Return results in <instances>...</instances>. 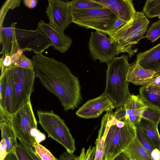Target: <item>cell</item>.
Masks as SVG:
<instances>
[{
	"instance_id": "6da1fadb",
	"label": "cell",
	"mask_w": 160,
	"mask_h": 160,
	"mask_svg": "<svg viewBox=\"0 0 160 160\" xmlns=\"http://www.w3.org/2000/svg\"><path fill=\"white\" fill-rule=\"evenodd\" d=\"M36 76L41 83L59 100L64 111L74 109L82 102L78 78L63 62L42 54L31 59Z\"/></svg>"
},
{
	"instance_id": "7a4b0ae2",
	"label": "cell",
	"mask_w": 160,
	"mask_h": 160,
	"mask_svg": "<svg viewBox=\"0 0 160 160\" xmlns=\"http://www.w3.org/2000/svg\"><path fill=\"white\" fill-rule=\"evenodd\" d=\"M100 127L106 133L103 160H113L137 135L136 126L128 119H119L112 110L107 111L103 116Z\"/></svg>"
},
{
	"instance_id": "3957f363",
	"label": "cell",
	"mask_w": 160,
	"mask_h": 160,
	"mask_svg": "<svg viewBox=\"0 0 160 160\" xmlns=\"http://www.w3.org/2000/svg\"><path fill=\"white\" fill-rule=\"evenodd\" d=\"M129 55L115 57L108 65L106 85L104 93L112 102L115 108L123 107L130 95L127 80L131 65Z\"/></svg>"
},
{
	"instance_id": "277c9868",
	"label": "cell",
	"mask_w": 160,
	"mask_h": 160,
	"mask_svg": "<svg viewBox=\"0 0 160 160\" xmlns=\"http://www.w3.org/2000/svg\"><path fill=\"white\" fill-rule=\"evenodd\" d=\"M149 21L142 12H136L134 18L109 35L117 45V55L127 53L131 58L135 52L134 46L145 37Z\"/></svg>"
},
{
	"instance_id": "5b68a950",
	"label": "cell",
	"mask_w": 160,
	"mask_h": 160,
	"mask_svg": "<svg viewBox=\"0 0 160 160\" xmlns=\"http://www.w3.org/2000/svg\"><path fill=\"white\" fill-rule=\"evenodd\" d=\"M72 22L108 35L112 32L118 18L105 7L86 9L72 8Z\"/></svg>"
},
{
	"instance_id": "8992f818",
	"label": "cell",
	"mask_w": 160,
	"mask_h": 160,
	"mask_svg": "<svg viewBox=\"0 0 160 160\" xmlns=\"http://www.w3.org/2000/svg\"><path fill=\"white\" fill-rule=\"evenodd\" d=\"M38 123L48 136L62 145L67 152L73 153L75 141L64 121L52 111L38 110Z\"/></svg>"
},
{
	"instance_id": "52a82bcc",
	"label": "cell",
	"mask_w": 160,
	"mask_h": 160,
	"mask_svg": "<svg viewBox=\"0 0 160 160\" xmlns=\"http://www.w3.org/2000/svg\"><path fill=\"white\" fill-rule=\"evenodd\" d=\"M12 126L19 142L35 150L36 143L31 131L37 128V122L33 110L31 100L11 116Z\"/></svg>"
},
{
	"instance_id": "ba28073f",
	"label": "cell",
	"mask_w": 160,
	"mask_h": 160,
	"mask_svg": "<svg viewBox=\"0 0 160 160\" xmlns=\"http://www.w3.org/2000/svg\"><path fill=\"white\" fill-rule=\"evenodd\" d=\"M12 69L13 114L30 101L36 75L34 70L21 68Z\"/></svg>"
},
{
	"instance_id": "9c48e42d",
	"label": "cell",
	"mask_w": 160,
	"mask_h": 160,
	"mask_svg": "<svg viewBox=\"0 0 160 160\" xmlns=\"http://www.w3.org/2000/svg\"><path fill=\"white\" fill-rule=\"evenodd\" d=\"M88 43L90 55L94 60L108 65L117 55L116 44L106 34L92 32Z\"/></svg>"
},
{
	"instance_id": "30bf717a",
	"label": "cell",
	"mask_w": 160,
	"mask_h": 160,
	"mask_svg": "<svg viewBox=\"0 0 160 160\" xmlns=\"http://www.w3.org/2000/svg\"><path fill=\"white\" fill-rule=\"evenodd\" d=\"M72 7L70 1L49 0L46 12L49 25L58 32L63 33L72 22Z\"/></svg>"
},
{
	"instance_id": "8fae6325",
	"label": "cell",
	"mask_w": 160,
	"mask_h": 160,
	"mask_svg": "<svg viewBox=\"0 0 160 160\" xmlns=\"http://www.w3.org/2000/svg\"><path fill=\"white\" fill-rule=\"evenodd\" d=\"M17 42L21 49L33 51L35 54H42L52 44L44 34L37 29L35 30L16 28Z\"/></svg>"
},
{
	"instance_id": "7c38bea8",
	"label": "cell",
	"mask_w": 160,
	"mask_h": 160,
	"mask_svg": "<svg viewBox=\"0 0 160 160\" xmlns=\"http://www.w3.org/2000/svg\"><path fill=\"white\" fill-rule=\"evenodd\" d=\"M115 108L111 101L103 93L87 101L78 109L76 114L81 118H95L99 117L103 112L112 110Z\"/></svg>"
},
{
	"instance_id": "4fadbf2b",
	"label": "cell",
	"mask_w": 160,
	"mask_h": 160,
	"mask_svg": "<svg viewBox=\"0 0 160 160\" xmlns=\"http://www.w3.org/2000/svg\"><path fill=\"white\" fill-rule=\"evenodd\" d=\"M37 29L50 40L53 48L60 52L63 53L67 51L72 42L69 37L64 32L56 31L43 20H41L38 22Z\"/></svg>"
},
{
	"instance_id": "5bb4252c",
	"label": "cell",
	"mask_w": 160,
	"mask_h": 160,
	"mask_svg": "<svg viewBox=\"0 0 160 160\" xmlns=\"http://www.w3.org/2000/svg\"><path fill=\"white\" fill-rule=\"evenodd\" d=\"M112 12L126 22L132 20L136 11L131 0H93Z\"/></svg>"
},
{
	"instance_id": "9a60e30c",
	"label": "cell",
	"mask_w": 160,
	"mask_h": 160,
	"mask_svg": "<svg viewBox=\"0 0 160 160\" xmlns=\"http://www.w3.org/2000/svg\"><path fill=\"white\" fill-rule=\"evenodd\" d=\"M0 108L12 115L13 92L12 69L6 71L0 76Z\"/></svg>"
},
{
	"instance_id": "2e32d148",
	"label": "cell",
	"mask_w": 160,
	"mask_h": 160,
	"mask_svg": "<svg viewBox=\"0 0 160 160\" xmlns=\"http://www.w3.org/2000/svg\"><path fill=\"white\" fill-rule=\"evenodd\" d=\"M123 107L125 110L126 119L136 126L139 122L147 106L139 95L130 94Z\"/></svg>"
},
{
	"instance_id": "e0dca14e",
	"label": "cell",
	"mask_w": 160,
	"mask_h": 160,
	"mask_svg": "<svg viewBox=\"0 0 160 160\" xmlns=\"http://www.w3.org/2000/svg\"><path fill=\"white\" fill-rule=\"evenodd\" d=\"M0 108V128L2 139H4L7 145V154L15 153L18 142L17 137L12 126L11 116Z\"/></svg>"
},
{
	"instance_id": "ac0fdd59",
	"label": "cell",
	"mask_w": 160,
	"mask_h": 160,
	"mask_svg": "<svg viewBox=\"0 0 160 160\" xmlns=\"http://www.w3.org/2000/svg\"><path fill=\"white\" fill-rule=\"evenodd\" d=\"M136 60L142 68L160 75V43L150 49L138 53Z\"/></svg>"
},
{
	"instance_id": "d6986e66",
	"label": "cell",
	"mask_w": 160,
	"mask_h": 160,
	"mask_svg": "<svg viewBox=\"0 0 160 160\" xmlns=\"http://www.w3.org/2000/svg\"><path fill=\"white\" fill-rule=\"evenodd\" d=\"M17 22H12L10 26L0 28V43L2 49L0 54L11 56L21 49L18 43L16 34Z\"/></svg>"
},
{
	"instance_id": "ffe728a7",
	"label": "cell",
	"mask_w": 160,
	"mask_h": 160,
	"mask_svg": "<svg viewBox=\"0 0 160 160\" xmlns=\"http://www.w3.org/2000/svg\"><path fill=\"white\" fill-rule=\"evenodd\" d=\"M159 75L154 71L143 68L135 60L131 64L127 80L135 85L144 86Z\"/></svg>"
},
{
	"instance_id": "44dd1931",
	"label": "cell",
	"mask_w": 160,
	"mask_h": 160,
	"mask_svg": "<svg viewBox=\"0 0 160 160\" xmlns=\"http://www.w3.org/2000/svg\"><path fill=\"white\" fill-rule=\"evenodd\" d=\"M138 126L154 148L160 150V133L158 125L150 120L141 118Z\"/></svg>"
},
{
	"instance_id": "7402d4cb",
	"label": "cell",
	"mask_w": 160,
	"mask_h": 160,
	"mask_svg": "<svg viewBox=\"0 0 160 160\" xmlns=\"http://www.w3.org/2000/svg\"><path fill=\"white\" fill-rule=\"evenodd\" d=\"M139 96L147 107L160 111V91L149 86H142L139 89Z\"/></svg>"
},
{
	"instance_id": "603a6c76",
	"label": "cell",
	"mask_w": 160,
	"mask_h": 160,
	"mask_svg": "<svg viewBox=\"0 0 160 160\" xmlns=\"http://www.w3.org/2000/svg\"><path fill=\"white\" fill-rule=\"evenodd\" d=\"M124 151L132 160H152L150 155L139 141L137 135Z\"/></svg>"
},
{
	"instance_id": "cb8c5ba5",
	"label": "cell",
	"mask_w": 160,
	"mask_h": 160,
	"mask_svg": "<svg viewBox=\"0 0 160 160\" xmlns=\"http://www.w3.org/2000/svg\"><path fill=\"white\" fill-rule=\"evenodd\" d=\"M106 136V133L100 128L95 142L96 150L94 160H103Z\"/></svg>"
},
{
	"instance_id": "d4e9b609",
	"label": "cell",
	"mask_w": 160,
	"mask_h": 160,
	"mask_svg": "<svg viewBox=\"0 0 160 160\" xmlns=\"http://www.w3.org/2000/svg\"><path fill=\"white\" fill-rule=\"evenodd\" d=\"M70 2L73 8L86 9L104 7L93 0H73Z\"/></svg>"
},
{
	"instance_id": "484cf974",
	"label": "cell",
	"mask_w": 160,
	"mask_h": 160,
	"mask_svg": "<svg viewBox=\"0 0 160 160\" xmlns=\"http://www.w3.org/2000/svg\"><path fill=\"white\" fill-rule=\"evenodd\" d=\"M21 2V0H8L4 2L0 10V28L3 27V23L4 18L8 10L13 9L19 7Z\"/></svg>"
},
{
	"instance_id": "4316f807",
	"label": "cell",
	"mask_w": 160,
	"mask_h": 160,
	"mask_svg": "<svg viewBox=\"0 0 160 160\" xmlns=\"http://www.w3.org/2000/svg\"><path fill=\"white\" fill-rule=\"evenodd\" d=\"M145 37L152 42L160 38V19L152 24L147 30Z\"/></svg>"
},
{
	"instance_id": "83f0119b",
	"label": "cell",
	"mask_w": 160,
	"mask_h": 160,
	"mask_svg": "<svg viewBox=\"0 0 160 160\" xmlns=\"http://www.w3.org/2000/svg\"><path fill=\"white\" fill-rule=\"evenodd\" d=\"M142 118L150 120L158 125L160 122V111L147 107L144 111Z\"/></svg>"
},
{
	"instance_id": "f1b7e54d",
	"label": "cell",
	"mask_w": 160,
	"mask_h": 160,
	"mask_svg": "<svg viewBox=\"0 0 160 160\" xmlns=\"http://www.w3.org/2000/svg\"><path fill=\"white\" fill-rule=\"evenodd\" d=\"M16 68H21L27 69L34 70V67L31 60L27 58L22 53L20 56L17 62L12 64L7 70Z\"/></svg>"
},
{
	"instance_id": "f546056e",
	"label": "cell",
	"mask_w": 160,
	"mask_h": 160,
	"mask_svg": "<svg viewBox=\"0 0 160 160\" xmlns=\"http://www.w3.org/2000/svg\"><path fill=\"white\" fill-rule=\"evenodd\" d=\"M34 147L36 153L42 160H58L49 150L40 143H36Z\"/></svg>"
},
{
	"instance_id": "4dcf8cb0",
	"label": "cell",
	"mask_w": 160,
	"mask_h": 160,
	"mask_svg": "<svg viewBox=\"0 0 160 160\" xmlns=\"http://www.w3.org/2000/svg\"><path fill=\"white\" fill-rule=\"evenodd\" d=\"M135 126L137 128V136L139 141L150 155L154 148L139 127L137 125Z\"/></svg>"
},
{
	"instance_id": "1f68e13d",
	"label": "cell",
	"mask_w": 160,
	"mask_h": 160,
	"mask_svg": "<svg viewBox=\"0 0 160 160\" xmlns=\"http://www.w3.org/2000/svg\"><path fill=\"white\" fill-rule=\"evenodd\" d=\"M15 153L19 160H34L20 143H18Z\"/></svg>"
},
{
	"instance_id": "d6a6232c",
	"label": "cell",
	"mask_w": 160,
	"mask_h": 160,
	"mask_svg": "<svg viewBox=\"0 0 160 160\" xmlns=\"http://www.w3.org/2000/svg\"><path fill=\"white\" fill-rule=\"evenodd\" d=\"M11 65L12 61L10 56L8 55H2L0 58V76L7 71Z\"/></svg>"
},
{
	"instance_id": "836d02e7",
	"label": "cell",
	"mask_w": 160,
	"mask_h": 160,
	"mask_svg": "<svg viewBox=\"0 0 160 160\" xmlns=\"http://www.w3.org/2000/svg\"><path fill=\"white\" fill-rule=\"evenodd\" d=\"M79 157V156L75 155L73 153L67 151L61 154L58 160H77Z\"/></svg>"
},
{
	"instance_id": "e575fe53",
	"label": "cell",
	"mask_w": 160,
	"mask_h": 160,
	"mask_svg": "<svg viewBox=\"0 0 160 160\" xmlns=\"http://www.w3.org/2000/svg\"><path fill=\"white\" fill-rule=\"evenodd\" d=\"M0 145V160H3L7 155V145L4 139H2Z\"/></svg>"
},
{
	"instance_id": "d590c367",
	"label": "cell",
	"mask_w": 160,
	"mask_h": 160,
	"mask_svg": "<svg viewBox=\"0 0 160 160\" xmlns=\"http://www.w3.org/2000/svg\"><path fill=\"white\" fill-rule=\"evenodd\" d=\"M95 150V147L92 148V146H90L86 152L84 160H94Z\"/></svg>"
},
{
	"instance_id": "8d00e7d4",
	"label": "cell",
	"mask_w": 160,
	"mask_h": 160,
	"mask_svg": "<svg viewBox=\"0 0 160 160\" xmlns=\"http://www.w3.org/2000/svg\"><path fill=\"white\" fill-rule=\"evenodd\" d=\"M145 86L153 87L160 90V75L152 80Z\"/></svg>"
},
{
	"instance_id": "74e56055",
	"label": "cell",
	"mask_w": 160,
	"mask_h": 160,
	"mask_svg": "<svg viewBox=\"0 0 160 160\" xmlns=\"http://www.w3.org/2000/svg\"><path fill=\"white\" fill-rule=\"evenodd\" d=\"M22 144L23 146L27 151L34 160H42L37 154L34 149L28 147Z\"/></svg>"
},
{
	"instance_id": "f35d334b",
	"label": "cell",
	"mask_w": 160,
	"mask_h": 160,
	"mask_svg": "<svg viewBox=\"0 0 160 160\" xmlns=\"http://www.w3.org/2000/svg\"><path fill=\"white\" fill-rule=\"evenodd\" d=\"M113 160H132L129 155L124 151L117 155Z\"/></svg>"
},
{
	"instance_id": "ab89813d",
	"label": "cell",
	"mask_w": 160,
	"mask_h": 160,
	"mask_svg": "<svg viewBox=\"0 0 160 160\" xmlns=\"http://www.w3.org/2000/svg\"><path fill=\"white\" fill-rule=\"evenodd\" d=\"M23 2L26 7L32 9L36 7L38 1L37 0H23Z\"/></svg>"
},
{
	"instance_id": "60d3db41",
	"label": "cell",
	"mask_w": 160,
	"mask_h": 160,
	"mask_svg": "<svg viewBox=\"0 0 160 160\" xmlns=\"http://www.w3.org/2000/svg\"><path fill=\"white\" fill-rule=\"evenodd\" d=\"M24 52L23 50L20 49L12 54L10 56L12 64L16 63L18 60L20 55Z\"/></svg>"
},
{
	"instance_id": "b9f144b4",
	"label": "cell",
	"mask_w": 160,
	"mask_h": 160,
	"mask_svg": "<svg viewBox=\"0 0 160 160\" xmlns=\"http://www.w3.org/2000/svg\"><path fill=\"white\" fill-rule=\"evenodd\" d=\"M150 156L152 160H160V150L156 148L154 149Z\"/></svg>"
},
{
	"instance_id": "7bdbcfd3",
	"label": "cell",
	"mask_w": 160,
	"mask_h": 160,
	"mask_svg": "<svg viewBox=\"0 0 160 160\" xmlns=\"http://www.w3.org/2000/svg\"><path fill=\"white\" fill-rule=\"evenodd\" d=\"M125 23H126V22L118 18L114 23L112 32L116 31L119 27Z\"/></svg>"
},
{
	"instance_id": "ee69618b",
	"label": "cell",
	"mask_w": 160,
	"mask_h": 160,
	"mask_svg": "<svg viewBox=\"0 0 160 160\" xmlns=\"http://www.w3.org/2000/svg\"><path fill=\"white\" fill-rule=\"evenodd\" d=\"M3 160H19L15 153L8 154Z\"/></svg>"
},
{
	"instance_id": "f6af8a7d",
	"label": "cell",
	"mask_w": 160,
	"mask_h": 160,
	"mask_svg": "<svg viewBox=\"0 0 160 160\" xmlns=\"http://www.w3.org/2000/svg\"><path fill=\"white\" fill-rule=\"evenodd\" d=\"M45 138V135L40 132L35 138V140L37 143H40V142L44 140Z\"/></svg>"
},
{
	"instance_id": "bcb514c9",
	"label": "cell",
	"mask_w": 160,
	"mask_h": 160,
	"mask_svg": "<svg viewBox=\"0 0 160 160\" xmlns=\"http://www.w3.org/2000/svg\"><path fill=\"white\" fill-rule=\"evenodd\" d=\"M40 132V131L37 128H33L31 130V134L32 136L35 139L36 137Z\"/></svg>"
},
{
	"instance_id": "7dc6e473",
	"label": "cell",
	"mask_w": 160,
	"mask_h": 160,
	"mask_svg": "<svg viewBox=\"0 0 160 160\" xmlns=\"http://www.w3.org/2000/svg\"><path fill=\"white\" fill-rule=\"evenodd\" d=\"M86 155L85 149L83 147L82 150L79 158L77 160H84Z\"/></svg>"
},
{
	"instance_id": "c3c4849f",
	"label": "cell",
	"mask_w": 160,
	"mask_h": 160,
	"mask_svg": "<svg viewBox=\"0 0 160 160\" xmlns=\"http://www.w3.org/2000/svg\"><path fill=\"white\" fill-rule=\"evenodd\" d=\"M156 17H158L159 18H160V14L157 15Z\"/></svg>"
},
{
	"instance_id": "681fc988",
	"label": "cell",
	"mask_w": 160,
	"mask_h": 160,
	"mask_svg": "<svg viewBox=\"0 0 160 160\" xmlns=\"http://www.w3.org/2000/svg\"><path fill=\"white\" fill-rule=\"evenodd\" d=\"M159 126H160V123H159Z\"/></svg>"
},
{
	"instance_id": "f907efd6",
	"label": "cell",
	"mask_w": 160,
	"mask_h": 160,
	"mask_svg": "<svg viewBox=\"0 0 160 160\" xmlns=\"http://www.w3.org/2000/svg\"></svg>"
}]
</instances>
